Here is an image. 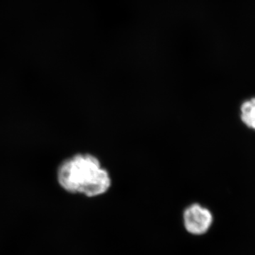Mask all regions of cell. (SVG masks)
Wrapping results in <instances>:
<instances>
[{"label":"cell","instance_id":"cell-1","mask_svg":"<svg viewBox=\"0 0 255 255\" xmlns=\"http://www.w3.org/2000/svg\"><path fill=\"white\" fill-rule=\"evenodd\" d=\"M58 180L65 191L87 197L103 195L112 187V178L100 159L90 154H78L60 164Z\"/></svg>","mask_w":255,"mask_h":255},{"label":"cell","instance_id":"cell-2","mask_svg":"<svg viewBox=\"0 0 255 255\" xmlns=\"http://www.w3.org/2000/svg\"><path fill=\"white\" fill-rule=\"evenodd\" d=\"M183 221L188 233L194 236H201L209 231L214 217L207 208L199 204H192L184 210Z\"/></svg>","mask_w":255,"mask_h":255},{"label":"cell","instance_id":"cell-3","mask_svg":"<svg viewBox=\"0 0 255 255\" xmlns=\"http://www.w3.org/2000/svg\"><path fill=\"white\" fill-rule=\"evenodd\" d=\"M242 122L248 128L255 130V97L243 102L240 108Z\"/></svg>","mask_w":255,"mask_h":255}]
</instances>
